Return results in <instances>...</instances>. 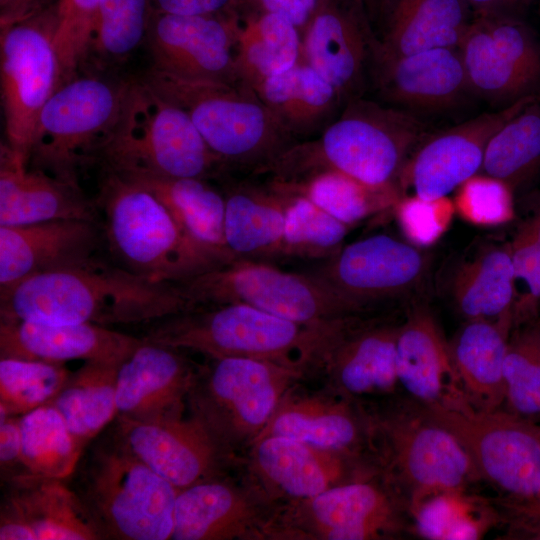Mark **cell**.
<instances>
[{
    "label": "cell",
    "instance_id": "f1b7e54d",
    "mask_svg": "<svg viewBox=\"0 0 540 540\" xmlns=\"http://www.w3.org/2000/svg\"><path fill=\"white\" fill-rule=\"evenodd\" d=\"M140 342L141 338L93 323L0 320V358L120 364Z\"/></svg>",
    "mask_w": 540,
    "mask_h": 540
},
{
    "label": "cell",
    "instance_id": "52a82bcc",
    "mask_svg": "<svg viewBox=\"0 0 540 540\" xmlns=\"http://www.w3.org/2000/svg\"><path fill=\"white\" fill-rule=\"evenodd\" d=\"M331 322V321H330ZM303 324L243 303L197 306L158 322L146 340L208 359L252 358L300 369L308 376L326 326Z\"/></svg>",
    "mask_w": 540,
    "mask_h": 540
},
{
    "label": "cell",
    "instance_id": "e575fe53",
    "mask_svg": "<svg viewBox=\"0 0 540 540\" xmlns=\"http://www.w3.org/2000/svg\"><path fill=\"white\" fill-rule=\"evenodd\" d=\"M120 175L155 195L184 234L203 251L222 264L235 260L225 241V197L223 191L215 188L208 179L150 174Z\"/></svg>",
    "mask_w": 540,
    "mask_h": 540
},
{
    "label": "cell",
    "instance_id": "836d02e7",
    "mask_svg": "<svg viewBox=\"0 0 540 540\" xmlns=\"http://www.w3.org/2000/svg\"><path fill=\"white\" fill-rule=\"evenodd\" d=\"M383 15L375 59L458 48L474 12L464 0H391Z\"/></svg>",
    "mask_w": 540,
    "mask_h": 540
},
{
    "label": "cell",
    "instance_id": "cb8c5ba5",
    "mask_svg": "<svg viewBox=\"0 0 540 540\" xmlns=\"http://www.w3.org/2000/svg\"><path fill=\"white\" fill-rule=\"evenodd\" d=\"M65 480L24 473L4 481L0 539H102L81 499Z\"/></svg>",
    "mask_w": 540,
    "mask_h": 540
},
{
    "label": "cell",
    "instance_id": "11a10c76",
    "mask_svg": "<svg viewBox=\"0 0 540 540\" xmlns=\"http://www.w3.org/2000/svg\"><path fill=\"white\" fill-rule=\"evenodd\" d=\"M20 416L0 417V471L2 482L26 473L22 462Z\"/></svg>",
    "mask_w": 540,
    "mask_h": 540
},
{
    "label": "cell",
    "instance_id": "d6986e66",
    "mask_svg": "<svg viewBox=\"0 0 540 540\" xmlns=\"http://www.w3.org/2000/svg\"><path fill=\"white\" fill-rule=\"evenodd\" d=\"M281 504L247 475L229 474L178 492L173 540H273Z\"/></svg>",
    "mask_w": 540,
    "mask_h": 540
},
{
    "label": "cell",
    "instance_id": "f6af8a7d",
    "mask_svg": "<svg viewBox=\"0 0 540 540\" xmlns=\"http://www.w3.org/2000/svg\"><path fill=\"white\" fill-rule=\"evenodd\" d=\"M286 193L288 202L280 258L322 261L338 252L351 227L308 198Z\"/></svg>",
    "mask_w": 540,
    "mask_h": 540
},
{
    "label": "cell",
    "instance_id": "d6a6232c",
    "mask_svg": "<svg viewBox=\"0 0 540 540\" xmlns=\"http://www.w3.org/2000/svg\"><path fill=\"white\" fill-rule=\"evenodd\" d=\"M253 90L298 142L319 136L345 106L338 91L302 59Z\"/></svg>",
    "mask_w": 540,
    "mask_h": 540
},
{
    "label": "cell",
    "instance_id": "4316f807",
    "mask_svg": "<svg viewBox=\"0 0 540 540\" xmlns=\"http://www.w3.org/2000/svg\"><path fill=\"white\" fill-rule=\"evenodd\" d=\"M396 366L401 389L420 404L460 412L473 410L454 369L449 342L423 303L412 305L400 323Z\"/></svg>",
    "mask_w": 540,
    "mask_h": 540
},
{
    "label": "cell",
    "instance_id": "f5cc1de1",
    "mask_svg": "<svg viewBox=\"0 0 540 540\" xmlns=\"http://www.w3.org/2000/svg\"><path fill=\"white\" fill-rule=\"evenodd\" d=\"M322 0H233L229 10L237 17L252 14L281 16L303 34Z\"/></svg>",
    "mask_w": 540,
    "mask_h": 540
},
{
    "label": "cell",
    "instance_id": "8fae6325",
    "mask_svg": "<svg viewBox=\"0 0 540 540\" xmlns=\"http://www.w3.org/2000/svg\"><path fill=\"white\" fill-rule=\"evenodd\" d=\"M412 535L409 505L384 472L280 506L274 540H391Z\"/></svg>",
    "mask_w": 540,
    "mask_h": 540
},
{
    "label": "cell",
    "instance_id": "f546056e",
    "mask_svg": "<svg viewBox=\"0 0 540 540\" xmlns=\"http://www.w3.org/2000/svg\"><path fill=\"white\" fill-rule=\"evenodd\" d=\"M372 84L385 103L407 111H438L470 91L458 48H434L375 59Z\"/></svg>",
    "mask_w": 540,
    "mask_h": 540
},
{
    "label": "cell",
    "instance_id": "ffe728a7",
    "mask_svg": "<svg viewBox=\"0 0 540 540\" xmlns=\"http://www.w3.org/2000/svg\"><path fill=\"white\" fill-rule=\"evenodd\" d=\"M239 21L229 9L180 15L153 9L147 42L152 69L177 77L240 84L236 64Z\"/></svg>",
    "mask_w": 540,
    "mask_h": 540
},
{
    "label": "cell",
    "instance_id": "44dd1931",
    "mask_svg": "<svg viewBox=\"0 0 540 540\" xmlns=\"http://www.w3.org/2000/svg\"><path fill=\"white\" fill-rule=\"evenodd\" d=\"M361 0H322L302 34V60L325 78L345 105L372 81L379 39Z\"/></svg>",
    "mask_w": 540,
    "mask_h": 540
},
{
    "label": "cell",
    "instance_id": "ac0fdd59",
    "mask_svg": "<svg viewBox=\"0 0 540 540\" xmlns=\"http://www.w3.org/2000/svg\"><path fill=\"white\" fill-rule=\"evenodd\" d=\"M245 456L246 475L279 504L383 472L373 454L325 449L280 436L255 440Z\"/></svg>",
    "mask_w": 540,
    "mask_h": 540
},
{
    "label": "cell",
    "instance_id": "2e32d148",
    "mask_svg": "<svg viewBox=\"0 0 540 540\" xmlns=\"http://www.w3.org/2000/svg\"><path fill=\"white\" fill-rule=\"evenodd\" d=\"M422 406L462 444L481 480L503 497L521 500L540 492V426L535 422L503 409L485 413Z\"/></svg>",
    "mask_w": 540,
    "mask_h": 540
},
{
    "label": "cell",
    "instance_id": "bcb514c9",
    "mask_svg": "<svg viewBox=\"0 0 540 540\" xmlns=\"http://www.w3.org/2000/svg\"><path fill=\"white\" fill-rule=\"evenodd\" d=\"M504 383L502 409L532 422L540 419V322L511 332L504 362Z\"/></svg>",
    "mask_w": 540,
    "mask_h": 540
},
{
    "label": "cell",
    "instance_id": "7402d4cb",
    "mask_svg": "<svg viewBox=\"0 0 540 540\" xmlns=\"http://www.w3.org/2000/svg\"><path fill=\"white\" fill-rule=\"evenodd\" d=\"M115 420V429L130 450L178 492L242 465L191 414L152 422Z\"/></svg>",
    "mask_w": 540,
    "mask_h": 540
},
{
    "label": "cell",
    "instance_id": "7a4b0ae2",
    "mask_svg": "<svg viewBox=\"0 0 540 540\" xmlns=\"http://www.w3.org/2000/svg\"><path fill=\"white\" fill-rule=\"evenodd\" d=\"M426 136V125L410 111L361 97L348 102L319 136L291 146L264 174L289 184L333 170L370 185H399L403 167Z\"/></svg>",
    "mask_w": 540,
    "mask_h": 540
},
{
    "label": "cell",
    "instance_id": "6f0895ef",
    "mask_svg": "<svg viewBox=\"0 0 540 540\" xmlns=\"http://www.w3.org/2000/svg\"><path fill=\"white\" fill-rule=\"evenodd\" d=\"M57 3V0H0V26L33 16Z\"/></svg>",
    "mask_w": 540,
    "mask_h": 540
},
{
    "label": "cell",
    "instance_id": "d4e9b609",
    "mask_svg": "<svg viewBox=\"0 0 540 540\" xmlns=\"http://www.w3.org/2000/svg\"><path fill=\"white\" fill-rule=\"evenodd\" d=\"M268 436L287 437L325 449L375 455L366 404L327 387L308 391L301 389L298 383L292 386L255 440Z\"/></svg>",
    "mask_w": 540,
    "mask_h": 540
},
{
    "label": "cell",
    "instance_id": "ba28073f",
    "mask_svg": "<svg viewBox=\"0 0 540 540\" xmlns=\"http://www.w3.org/2000/svg\"><path fill=\"white\" fill-rule=\"evenodd\" d=\"M101 161L119 174L208 180L227 175L189 116L144 79L130 81Z\"/></svg>",
    "mask_w": 540,
    "mask_h": 540
},
{
    "label": "cell",
    "instance_id": "484cf974",
    "mask_svg": "<svg viewBox=\"0 0 540 540\" xmlns=\"http://www.w3.org/2000/svg\"><path fill=\"white\" fill-rule=\"evenodd\" d=\"M183 352L142 337L117 370L116 417L152 422L183 416L199 366Z\"/></svg>",
    "mask_w": 540,
    "mask_h": 540
},
{
    "label": "cell",
    "instance_id": "8992f818",
    "mask_svg": "<svg viewBox=\"0 0 540 540\" xmlns=\"http://www.w3.org/2000/svg\"><path fill=\"white\" fill-rule=\"evenodd\" d=\"M116 264L153 281L180 283L223 265L194 244L150 191L106 169L94 201Z\"/></svg>",
    "mask_w": 540,
    "mask_h": 540
},
{
    "label": "cell",
    "instance_id": "c3c4849f",
    "mask_svg": "<svg viewBox=\"0 0 540 540\" xmlns=\"http://www.w3.org/2000/svg\"><path fill=\"white\" fill-rule=\"evenodd\" d=\"M456 190L455 210L470 223L497 226L514 217V191L495 177L478 173Z\"/></svg>",
    "mask_w": 540,
    "mask_h": 540
},
{
    "label": "cell",
    "instance_id": "9c48e42d",
    "mask_svg": "<svg viewBox=\"0 0 540 540\" xmlns=\"http://www.w3.org/2000/svg\"><path fill=\"white\" fill-rule=\"evenodd\" d=\"M130 81L78 73L60 85L41 110L28 167L79 185L97 161L119 120Z\"/></svg>",
    "mask_w": 540,
    "mask_h": 540
},
{
    "label": "cell",
    "instance_id": "60d3db41",
    "mask_svg": "<svg viewBox=\"0 0 540 540\" xmlns=\"http://www.w3.org/2000/svg\"><path fill=\"white\" fill-rule=\"evenodd\" d=\"M270 182L286 192L308 198L350 227L374 214L394 209L404 196L398 184L370 185L333 170L289 184Z\"/></svg>",
    "mask_w": 540,
    "mask_h": 540
},
{
    "label": "cell",
    "instance_id": "680465c9",
    "mask_svg": "<svg viewBox=\"0 0 540 540\" xmlns=\"http://www.w3.org/2000/svg\"><path fill=\"white\" fill-rule=\"evenodd\" d=\"M474 14H502L524 17L536 0H464ZM540 1V0H539Z\"/></svg>",
    "mask_w": 540,
    "mask_h": 540
},
{
    "label": "cell",
    "instance_id": "277c9868",
    "mask_svg": "<svg viewBox=\"0 0 540 540\" xmlns=\"http://www.w3.org/2000/svg\"><path fill=\"white\" fill-rule=\"evenodd\" d=\"M72 487L102 539L172 538L178 491L139 459L115 427L75 469Z\"/></svg>",
    "mask_w": 540,
    "mask_h": 540
},
{
    "label": "cell",
    "instance_id": "d590c367",
    "mask_svg": "<svg viewBox=\"0 0 540 540\" xmlns=\"http://www.w3.org/2000/svg\"><path fill=\"white\" fill-rule=\"evenodd\" d=\"M512 330L486 320H468L449 342L463 392L476 412H495L505 400L504 362Z\"/></svg>",
    "mask_w": 540,
    "mask_h": 540
},
{
    "label": "cell",
    "instance_id": "91938a15",
    "mask_svg": "<svg viewBox=\"0 0 540 540\" xmlns=\"http://www.w3.org/2000/svg\"><path fill=\"white\" fill-rule=\"evenodd\" d=\"M365 6L369 17H372L375 14L382 13L384 14L388 4L391 0H361Z\"/></svg>",
    "mask_w": 540,
    "mask_h": 540
},
{
    "label": "cell",
    "instance_id": "db71d44e",
    "mask_svg": "<svg viewBox=\"0 0 540 540\" xmlns=\"http://www.w3.org/2000/svg\"><path fill=\"white\" fill-rule=\"evenodd\" d=\"M507 525L509 539L540 540V492L527 499H493Z\"/></svg>",
    "mask_w": 540,
    "mask_h": 540
},
{
    "label": "cell",
    "instance_id": "f907efd6",
    "mask_svg": "<svg viewBox=\"0 0 540 540\" xmlns=\"http://www.w3.org/2000/svg\"><path fill=\"white\" fill-rule=\"evenodd\" d=\"M509 250L512 258L515 287L523 291L515 299L513 328L529 323L540 302V240L525 222L514 236Z\"/></svg>",
    "mask_w": 540,
    "mask_h": 540
},
{
    "label": "cell",
    "instance_id": "f35d334b",
    "mask_svg": "<svg viewBox=\"0 0 540 540\" xmlns=\"http://www.w3.org/2000/svg\"><path fill=\"white\" fill-rule=\"evenodd\" d=\"M120 364L87 361L71 373L50 404L82 448L117 416L116 378Z\"/></svg>",
    "mask_w": 540,
    "mask_h": 540
},
{
    "label": "cell",
    "instance_id": "ab89813d",
    "mask_svg": "<svg viewBox=\"0 0 540 540\" xmlns=\"http://www.w3.org/2000/svg\"><path fill=\"white\" fill-rule=\"evenodd\" d=\"M236 64L240 82L252 89L302 59V34L274 14L237 17Z\"/></svg>",
    "mask_w": 540,
    "mask_h": 540
},
{
    "label": "cell",
    "instance_id": "7c38bea8",
    "mask_svg": "<svg viewBox=\"0 0 540 540\" xmlns=\"http://www.w3.org/2000/svg\"><path fill=\"white\" fill-rule=\"evenodd\" d=\"M177 284L193 307L243 303L303 324L359 315L308 272L270 262L235 259Z\"/></svg>",
    "mask_w": 540,
    "mask_h": 540
},
{
    "label": "cell",
    "instance_id": "83f0119b",
    "mask_svg": "<svg viewBox=\"0 0 540 540\" xmlns=\"http://www.w3.org/2000/svg\"><path fill=\"white\" fill-rule=\"evenodd\" d=\"M103 240L99 222L83 219L0 226V291L95 258Z\"/></svg>",
    "mask_w": 540,
    "mask_h": 540
},
{
    "label": "cell",
    "instance_id": "3957f363",
    "mask_svg": "<svg viewBox=\"0 0 540 540\" xmlns=\"http://www.w3.org/2000/svg\"><path fill=\"white\" fill-rule=\"evenodd\" d=\"M144 80L189 116L227 174H264L298 143L246 84L185 79L152 68Z\"/></svg>",
    "mask_w": 540,
    "mask_h": 540
},
{
    "label": "cell",
    "instance_id": "603a6c76",
    "mask_svg": "<svg viewBox=\"0 0 540 540\" xmlns=\"http://www.w3.org/2000/svg\"><path fill=\"white\" fill-rule=\"evenodd\" d=\"M540 97L522 98L491 113H483L424 139L403 167L399 186H412L425 199L446 197L480 173L486 147L495 132L527 104Z\"/></svg>",
    "mask_w": 540,
    "mask_h": 540
},
{
    "label": "cell",
    "instance_id": "816d5d0a",
    "mask_svg": "<svg viewBox=\"0 0 540 540\" xmlns=\"http://www.w3.org/2000/svg\"><path fill=\"white\" fill-rule=\"evenodd\" d=\"M394 211L408 241L417 247H426L436 242L447 230L455 206L447 196L425 199L414 194L403 196Z\"/></svg>",
    "mask_w": 540,
    "mask_h": 540
},
{
    "label": "cell",
    "instance_id": "1f68e13d",
    "mask_svg": "<svg viewBox=\"0 0 540 540\" xmlns=\"http://www.w3.org/2000/svg\"><path fill=\"white\" fill-rule=\"evenodd\" d=\"M224 234L235 259L270 262L280 258L288 195L273 183H228Z\"/></svg>",
    "mask_w": 540,
    "mask_h": 540
},
{
    "label": "cell",
    "instance_id": "5b68a950",
    "mask_svg": "<svg viewBox=\"0 0 540 540\" xmlns=\"http://www.w3.org/2000/svg\"><path fill=\"white\" fill-rule=\"evenodd\" d=\"M365 404L373 452L409 511L431 495L469 490L481 481L458 439L413 398L398 393Z\"/></svg>",
    "mask_w": 540,
    "mask_h": 540
},
{
    "label": "cell",
    "instance_id": "30bf717a",
    "mask_svg": "<svg viewBox=\"0 0 540 540\" xmlns=\"http://www.w3.org/2000/svg\"><path fill=\"white\" fill-rule=\"evenodd\" d=\"M305 376L300 369L265 360L209 359L198 366L187 406L220 446L242 461L281 399Z\"/></svg>",
    "mask_w": 540,
    "mask_h": 540
},
{
    "label": "cell",
    "instance_id": "5bb4252c",
    "mask_svg": "<svg viewBox=\"0 0 540 540\" xmlns=\"http://www.w3.org/2000/svg\"><path fill=\"white\" fill-rule=\"evenodd\" d=\"M419 247L388 234H375L342 246L307 271L357 314L383 312L414 292L429 272Z\"/></svg>",
    "mask_w": 540,
    "mask_h": 540
},
{
    "label": "cell",
    "instance_id": "7bdbcfd3",
    "mask_svg": "<svg viewBox=\"0 0 540 540\" xmlns=\"http://www.w3.org/2000/svg\"><path fill=\"white\" fill-rule=\"evenodd\" d=\"M540 169V97L510 118L491 137L480 173L508 184L513 191Z\"/></svg>",
    "mask_w": 540,
    "mask_h": 540
},
{
    "label": "cell",
    "instance_id": "b9f144b4",
    "mask_svg": "<svg viewBox=\"0 0 540 540\" xmlns=\"http://www.w3.org/2000/svg\"><path fill=\"white\" fill-rule=\"evenodd\" d=\"M412 534L430 540H477L504 523L493 500L469 490L427 497L410 510Z\"/></svg>",
    "mask_w": 540,
    "mask_h": 540
},
{
    "label": "cell",
    "instance_id": "4fadbf2b",
    "mask_svg": "<svg viewBox=\"0 0 540 540\" xmlns=\"http://www.w3.org/2000/svg\"><path fill=\"white\" fill-rule=\"evenodd\" d=\"M56 4L0 26V88L5 144L28 163L41 110L62 84L54 44Z\"/></svg>",
    "mask_w": 540,
    "mask_h": 540
},
{
    "label": "cell",
    "instance_id": "8d00e7d4",
    "mask_svg": "<svg viewBox=\"0 0 540 540\" xmlns=\"http://www.w3.org/2000/svg\"><path fill=\"white\" fill-rule=\"evenodd\" d=\"M451 294L465 321L486 320L512 330L516 287L509 246L490 247L461 265Z\"/></svg>",
    "mask_w": 540,
    "mask_h": 540
},
{
    "label": "cell",
    "instance_id": "74e56055",
    "mask_svg": "<svg viewBox=\"0 0 540 540\" xmlns=\"http://www.w3.org/2000/svg\"><path fill=\"white\" fill-rule=\"evenodd\" d=\"M151 0H103L87 38L78 73L104 75L147 40Z\"/></svg>",
    "mask_w": 540,
    "mask_h": 540
},
{
    "label": "cell",
    "instance_id": "4dcf8cb0",
    "mask_svg": "<svg viewBox=\"0 0 540 540\" xmlns=\"http://www.w3.org/2000/svg\"><path fill=\"white\" fill-rule=\"evenodd\" d=\"M27 159L3 141L0 147V226L56 219L99 222L95 202L80 185L29 168Z\"/></svg>",
    "mask_w": 540,
    "mask_h": 540
},
{
    "label": "cell",
    "instance_id": "9a60e30c",
    "mask_svg": "<svg viewBox=\"0 0 540 540\" xmlns=\"http://www.w3.org/2000/svg\"><path fill=\"white\" fill-rule=\"evenodd\" d=\"M400 323L382 312L332 321L317 347L309 373H320L325 387L361 402L400 393L396 366Z\"/></svg>",
    "mask_w": 540,
    "mask_h": 540
},
{
    "label": "cell",
    "instance_id": "ee69618b",
    "mask_svg": "<svg viewBox=\"0 0 540 540\" xmlns=\"http://www.w3.org/2000/svg\"><path fill=\"white\" fill-rule=\"evenodd\" d=\"M22 462L26 473L67 479L84 453L60 413L50 404L20 416Z\"/></svg>",
    "mask_w": 540,
    "mask_h": 540
},
{
    "label": "cell",
    "instance_id": "6da1fadb",
    "mask_svg": "<svg viewBox=\"0 0 540 540\" xmlns=\"http://www.w3.org/2000/svg\"><path fill=\"white\" fill-rule=\"evenodd\" d=\"M192 308L178 284L153 281L98 256L0 291L2 321L108 327L155 323Z\"/></svg>",
    "mask_w": 540,
    "mask_h": 540
},
{
    "label": "cell",
    "instance_id": "9f6ffc18",
    "mask_svg": "<svg viewBox=\"0 0 540 540\" xmlns=\"http://www.w3.org/2000/svg\"><path fill=\"white\" fill-rule=\"evenodd\" d=\"M153 9L180 15L217 14L228 10L233 0H151Z\"/></svg>",
    "mask_w": 540,
    "mask_h": 540
},
{
    "label": "cell",
    "instance_id": "7dc6e473",
    "mask_svg": "<svg viewBox=\"0 0 540 540\" xmlns=\"http://www.w3.org/2000/svg\"><path fill=\"white\" fill-rule=\"evenodd\" d=\"M63 363L0 358V417L50 403L70 376Z\"/></svg>",
    "mask_w": 540,
    "mask_h": 540
},
{
    "label": "cell",
    "instance_id": "681fc988",
    "mask_svg": "<svg viewBox=\"0 0 540 540\" xmlns=\"http://www.w3.org/2000/svg\"><path fill=\"white\" fill-rule=\"evenodd\" d=\"M103 0H57L54 44L63 83L78 74L93 17Z\"/></svg>",
    "mask_w": 540,
    "mask_h": 540
},
{
    "label": "cell",
    "instance_id": "e0dca14e",
    "mask_svg": "<svg viewBox=\"0 0 540 540\" xmlns=\"http://www.w3.org/2000/svg\"><path fill=\"white\" fill-rule=\"evenodd\" d=\"M458 49L477 95L507 105L540 95V40L523 17L474 14Z\"/></svg>",
    "mask_w": 540,
    "mask_h": 540
}]
</instances>
